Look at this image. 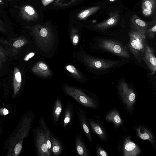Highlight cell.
<instances>
[{
	"instance_id": "cell-5",
	"label": "cell",
	"mask_w": 156,
	"mask_h": 156,
	"mask_svg": "<svg viewBox=\"0 0 156 156\" xmlns=\"http://www.w3.org/2000/svg\"><path fill=\"white\" fill-rule=\"evenodd\" d=\"M99 48L112 52L119 56L129 58L130 54L126 47L116 41L105 39L100 41Z\"/></svg>"
},
{
	"instance_id": "cell-39",
	"label": "cell",
	"mask_w": 156,
	"mask_h": 156,
	"mask_svg": "<svg viewBox=\"0 0 156 156\" xmlns=\"http://www.w3.org/2000/svg\"><path fill=\"white\" fill-rule=\"evenodd\" d=\"M79 41V37L77 35H75L73 38V42L74 44H77Z\"/></svg>"
},
{
	"instance_id": "cell-14",
	"label": "cell",
	"mask_w": 156,
	"mask_h": 156,
	"mask_svg": "<svg viewBox=\"0 0 156 156\" xmlns=\"http://www.w3.org/2000/svg\"><path fill=\"white\" fill-rule=\"evenodd\" d=\"M27 43V40L22 36L12 40L9 43L8 42L5 48L8 56H13L17 55L20 48Z\"/></svg>"
},
{
	"instance_id": "cell-35",
	"label": "cell",
	"mask_w": 156,
	"mask_h": 156,
	"mask_svg": "<svg viewBox=\"0 0 156 156\" xmlns=\"http://www.w3.org/2000/svg\"><path fill=\"white\" fill-rule=\"evenodd\" d=\"M48 30L45 27H42L40 30V34L41 36L45 37L48 35Z\"/></svg>"
},
{
	"instance_id": "cell-42",
	"label": "cell",
	"mask_w": 156,
	"mask_h": 156,
	"mask_svg": "<svg viewBox=\"0 0 156 156\" xmlns=\"http://www.w3.org/2000/svg\"><path fill=\"white\" fill-rule=\"evenodd\" d=\"M2 62L1 59L0 58V69H1L2 67Z\"/></svg>"
},
{
	"instance_id": "cell-11",
	"label": "cell",
	"mask_w": 156,
	"mask_h": 156,
	"mask_svg": "<svg viewBox=\"0 0 156 156\" xmlns=\"http://www.w3.org/2000/svg\"><path fill=\"white\" fill-rule=\"evenodd\" d=\"M91 131L101 141L107 140L108 135L101 122L92 118L88 119Z\"/></svg>"
},
{
	"instance_id": "cell-17",
	"label": "cell",
	"mask_w": 156,
	"mask_h": 156,
	"mask_svg": "<svg viewBox=\"0 0 156 156\" xmlns=\"http://www.w3.org/2000/svg\"><path fill=\"white\" fill-rule=\"evenodd\" d=\"M105 120L108 122H112L115 129L123 125V122L119 111L115 108L111 110L105 116Z\"/></svg>"
},
{
	"instance_id": "cell-20",
	"label": "cell",
	"mask_w": 156,
	"mask_h": 156,
	"mask_svg": "<svg viewBox=\"0 0 156 156\" xmlns=\"http://www.w3.org/2000/svg\"><path fill=\"white\" fill-rule=\"evenodd\" d=\"M75 150L78 156H89V151L86 147L83 138L79 133L76 136L75 140Z\"/></svg>"
},
{
	"instance_id": "cell-3",
	"label": "cell",
	"mask_w": 156,
	"mask_h": 156,
	"mask_svg": "<svg viewBox=\"0 0 156 156\" xmlns=\"http://www.w3.org/2000/svg\"><path fill=\"white\" fill-rule=\"evenodd\" d=\"M146 32L132 28L129 33L128 47L136 59L139 62L142 59L145 50Z\"/></svg>"
},
{
	"instance_id": "cell-22",
	"label": "cell",
	"mask_w": 156,
	"mask_h": 156,
	"mask_svg": "<svg viewBox=\"0 0 156 156\" xmlns=\"http://www.w3.org/2000/svg\"><path fill=\"white\" fill-rule=\"evenodd\" d=\"M51 142L52 155L58 156L62 154L64 149L63 144L62 141L52 133Z\"/></svg>"
},
{
	"instance_id": "cell-7",
	"label": "cell",
	"mask_w": 156,
	"mask_h": 156,
	"mask_svg": "<svg viewBox=\"0 0 156 156\" xmlns=\"http://www.w3.org/2000/svg\"><path fill=\"white\" fill-rule=\"evenodd\" d=\"M87 62L91 67L100 71H107L119 64L117 61L93 57H89Z\"/></svg>"
},
{
	"instance_id": "cell-28",
	"label": "cell",
	"mask_w": 156,
	"mask_h": 156,
	"mask_svg": "<svg viewBox=\"0 0 156 156\" xmlns=\"http://www.w3.org/2000/svg\"><path fill=\"white\" fill-rule=\"evenodd\" d=\"M78 0H55L53 4L60 7L66 6L69 5Z\"/></svg>"
},
{
	"instance_id": "cell-12",
	"label": "cell",
	"mask_w": 156,
	"mask_h": 156,
	"mask_svg": "<svg viewBox=\"0 0 156 156\" xmlns=\"http://www.w3.org/2000/svg\"><path fill=\"white\" fill-rule=\"evenodd\" d=\"M74 115L73 104L72 102L69 101L61 117V125L62 128L64 130L67 129L72 123Z\"/></svg>"
},
{
	"instance_id": "cell-8",
	"label": "cell",
	"mask_w": 156,
	"mask_h": 156,
	"mask_svg": "<svg viewBox=\"0 0 156 156\" xmlns=\"http://www.w3.org/2000/svg\"><path fill=\"white\" fill-rule=\"evenodd\" d=\"M74 106L75 112L79 121L81 129L88 140L92 142L93 139L88 119L82 109L76 104L74 105Z\"/></svg>"
},
{
	"instance_id": "cell-6",
	"label": "cell",
	"mask_w": 156,
	"mask_h": 156,
	"mask_svg": "<svg viewBox=\"0 0 156 156\" xmlns=\"http://www.w3.org/2000/svg\"><path fill=\"white\" fill-rule=\"evenodd\" d=\"M36 154L37 156H51L47 147L44 130L39 126L33 131Z\"/></svg>"
},
{
	"instance_id": "cell-2",
	"label": "cell",
	"mask_w": 156,
	"mask_h": 156,
	"mask_svg": "<svg viewBox=\"0 0 156 156\" xmlns=\"http://www.w3.org/2000/svg\"><path fill=\"white\" fill-rule=\"evenodd\" d=\"M64 94L70 96L78 103L86 108L95 110L98 108L99 101L95 95L77 87L64 86Z\"/></svg>"
},
{
	"instance_id": "cell-43",
	"label": "cell",
	"mask_w": 156,
	"mask_h": 156,
	"mask_svg": "<svg viewBox=\"0 0 156 156\" xmlns=\"http://www.w3.org/2000/svg\"><path fill=\"white\" fill-rule=\"evenodd\" d=\"M110 0L111 1H114L115 0Z\"/></svg>"
},
{
	"instance_id": "cell-37",
	"label": "cell",
	"mask_w": 156,
	"mask_h": 156,
	"mask_svg": "<svg viewBox=\"0 0 156 156\" xmlns=\"http://www.w3.org/2000/svg\"><path fill=\"white\" fill-rule=\"evenodd\" d=\"M34 55V53L33 52L30 53L28 54L26 56L24 59L25 61H28L30 58L33 57Z\"/></svg>"
},
{
	"instance_id": "cell-4",
	"label": "cell",
	"mask_w": 156,
	"mask_h": 156,
	"mask_svg": "<svg viewBox=\"0 0 156 156\" xmlns=\"http://www.w3.org/2000/svg\"><path fill=\"white\" fill-rule=\"evenodd\" d=\"M118 91L120 98L125 108L132 115L136 100V93L124 80L121 81L119 83Z\"/></svg>"
},
{
	"instance_id": "cell-31",
	"label": "cell",
	"mask_w": 156,
	"mask_h": 156,
	"mask_svg": "<svg viewBox=\"0 0 156 156\" xmlns=\"http://www.w3.org/2000/svg\"><path fill=\"white\" fill-rule=\"evenodd\" d=\"M156 32V25L151 27L149 29H147L146 32L149 37L151 39H153L155 36Z\"/></svg>"
},
{
	"instance_id": "cell-36",
	"label": "cell",
	"mask_w": 156,
	"mask_h": 156,
	"mask_svg": "<svg viewBox=\"0 0 156 156\" xmlns=\"http://www.w3.org/2000/svg\"><path fill=\"white\" fill-rule=\"evenodd\" d=\"M4 122L3 120L0 118V136L2 133L4 127Z\"/></svg>"
},
{
	"instance_id": "cell-25",
	"label": "cell",
	"mask_w": 156,
	"mask_h": 156,
	"mask_svg": "<svg viewBox=\"0 0 156 156\" xmlns=\"http://www.w3.org/2000/svg\"><path fill=\"white\" fill-rule=\"evenodd\" d=\"M99 6H94L84 10L77 15V17L80 20H84L90 15L96 12L100 9Z\"/></svg>"
},
{
	"instance_id": "cell-41",
	"label": "cell",
	"mask_w": 156,
	"mask_h": 156,
	"mask_svg": "<svg viewBox=\"0 0 156 156\" xmlns=\"http://www.w3.org/2000/svg\"><path fill=\"white\" fill-rule=\"evenodd\" d=\"M5 3L2 0H0V4L2 5H4Z\"/></svg>"
},
{
	"instance_id": "cell-16",
	"label": "cell",
	"mask_w": 156,
	"mask_h": 156,
	"mask_svg": "<svg viewBox=\"0 0 156 156\" xmlns=\"http://www.w3.org/2000/svg\"><path fill=\"white\" fill-rule=\"evenodd\" d=\"M64 109L61 99L56 97L51 112V120L55 125H57L58 120L62 115Z\"/></svg>"
},
{
	"instance_id": "cell-29",
	"label": "cell",
	"mask_w": 156,
	"mask_h": 156,
	"mask_svg": "<svg viewBox=\"0 0 156 156\" xmlns=\"http://www.w3.org/2000/svg\"><path fill=\"white\" fill-rule=\"evenodd\" d=\"M7 56L5 48L0 45V58L2 62L4 63L6 62Z\"/></svg>"
},
{
	"instance_id": "cell-44",
	"label": "cell",
	"mask_w": 156,
	"mask_h": 156,
	"mask_svg": "<svg viewBox=\"0 0 156 156\" xmlns=\"http://www.w3.org/2000/svg\"><path fill=\"white\" fill-rule=\"evenodd\" d=\"M8 0V1H12V0Z\"/></svg>"
},
{
	"instance_id": "cell-13",
	"label": "cell",
	"mask_w": 156,
	"mask_h": 156,
	"mask_svg": "<svg viewBox=\"0 0 156 156\" xmlns=\"http://www.w3.org/2000/svg\"><path fill=\"white\" fill-rule=\"evenodd\" d=\"M134 129L137 136L140 139L147 140L153 148L156 149V141L152 132L145 126L140 125L135 127Z\"/></svg>"
},
{
	"instance_id": "cell-10",
	"label": "cell",
	"mask_w": 156,
	"mask_h": 156,
	"mask_svg": "<svg viewBox=\"0 0 156 156\" xmlns=\"http://www.w3.org/2000/svg\"><path fill=\"white\" fill-rule=\"evenodd\" d=\"M121 147L122 153L125 156H136L141 152L140 147L131 140L130 136L124 138Z\"/></svg>"
},
{
	"instance_id": "cell-30",
	"label": "cell",
	"mask_w": 156,
	"mask_h": 156,
	"mask_svg": "<svg viewBox=\"0 0 156 156\" xmlns=\"http://www.w3.org/2000/svg\"><path fill=\"white\" fill-rule=\"evenodd\" d=\"M96 152L98 156H108L107 152L99 144L96 145Z\"/></svg>"
},
{
	"instance_id": "cell-40",
	"label": "cell",
	"mask_w": 156,
	"mask_h": 156,
	"mask_svg": "<svg viewBox=\"0 0 156 156\" xmlns=\"http://www.w3.org/2000/svg\"><path fill=\"white\" fill-rule=\"evenodd\" d=\"M8 42L6 40L0 38V44H7Z\"/></svg>"
},
{
	"instance_id": "cell-23",
	"label": "cell",
	"mask_w": 156,
	"mask_h": 156,
	"mask_svg": "<svg viewBox=\"0 0 156 156\" xmlns=\"http://www.w3.org/2000/svg\"><path fill=\"white\" fill-rule=\"evenodd\" d=\"M39 126L44 130L47 147L51 156H52L51 150V138L52 132L47 126L43 116H41L39 121Z\"/></svg>"
},
{
	"instance_id": "cell-38",
	"label": "cell",
	"mask_w": 156,
	"mask_h": 156,
	"mask_svg": "<svg viewBox=\"0 0 156 156\" xmlns=\"http://www.w3.org/2000/svg\"><path fill=\"white\" fill-rule=\"evenodd\" d=\"M54 0H41L42 3L44 6H46L51 2Z\"/></svg>"
},
{
	"instance_id": "cell-32",
	"label": "cell",
	"mask_w": 156,
	"mask_h": 156,
	"mask_svg": "<svg viewBox=\"0 0 156 156\" xmlns=\"http://www.w3.org/2000/svg\"><path fill=\"white\" fill-rule=\"evenodd\" d=\"M66 69L69 72L76 76H79L78 73L77 72L76 69L73 66L71 65H68L66 67Z\"/></svg>"
},
{
	"instance_id": "cell-21",
	"label": "cell",
	"mask_w": 156,
	"mask_h": 156,
	"mask_svg": "<svg viewBox=\"0 0 156 156\" xmlns=\"http://www.w3.org/2000/svg\"><path fill=\"white\" fill-rule=\"evenodd\" d=\"M119 18V15L117 12H113L110 15L107 20L95 25L94 27L98 29H104L116 25Z\"/></svg>"
},
{
	"instance_id": "cell-24",
	"label": "cell",
	"mask_w": 156,
	"mask_h": 156,
	"mask_svg": "<svg viewBox=\"0 0 156 156\" xmlns=\"http://www.w3.org/2000/svg\"><path fill=\"white\" fill-rule=\"evenodd\" d=\"M132 28L137 30L146 32L148 24L145 22L140 19L136 15H134L130 20Z\"/></svg>"
},
{
	"instance_id": "cell-9",
	"label": "cell",
	"mask_w": 156,
	"mask_h": 156,
	"mask_svg": "<svg viewBox=\"0 0 156 156\" xmlns=\"http://www.w3.org/2000/svg\"><path fill=\"white\" fill-rule=\"evenodd\" d=\"M145 50L143 59L151 72L154 74L156 70V58L154 49L146 42L144 44Z\"/></svg>"
},
{
	"instance_id": "cell-15",
	"label": "cell",
	"mask_w": 156,
	"mask_h": 156,
	"mask_svg": "<svg viewBox=\"0 0 156 156\" xmlns=\"http://www.w3.org/2000/svg\"><path fill=\"white\" fill-rule=\"evenodd\" d=\"M19 15L23 20L27 21L35 20L38 17L37 12L32 6L25 5L19 8Z\"/></svg>"
},
{
	"instance_id": "cell-33",
	"label": "cell",
	"mask_w": 156,
	"mask_h": 156,
	"mask_svg": "<svg viewBox=\"0 0 156 156\" xmlns=\"http://www.w3.org/2000/svg\"><path fill=\"white\" fill-rule=\"evenodd\" d=\"M142 13L145 16H149L152 14L154 11L151 9L147 8L144 6H142Z\"/></svg>"
},
{
	"instance_id": "cell-1",
	"label": "cell",
	"mask_w": 156,
	"mask_h": 156,
	"mask_svg": "<svg viewBox=\"0 0 156 156\" xmlns=\"http://www.w3.org/2000/svg\"><path fill=\"white\" fill-rule=\"evenodd\" d=\"M35 118L32 111L25 113L17 125L4 143V151L6 156H18L22 151L24 140L28 136Z\"/></svg>"
},
{
	"instance_id": "cell-27",
	"label": "cell",
	"mask_w": 156,
	"mask_h": 156,
	"mask_svg": "<svg viewBox=\"0 0 156 156\" xmlns=\"http://www.w3.org/2000/svg\"><path fill=\"white\" fill-rule=\"evenodd\" d=\"M156 0H142V6L154 11L156 8Z\"/></svg>"
},
{
	"instance_id": "cell-26",
	"label": "cell",
	"mask_w": 156,
	"mask_h": 156,
	"mask_svg": "<svg viewBox=\"0 0 156 156\" xmlns=\"http://www.w3.org/2000/svg\"><path fill=\"white\" fill-rule=\"evenodd\" d=\"M34 73L45 75L47 74L48 71V67L46 64L42 62L37 63L32 69Z\"/></svg>"
},
{
	"instance_id": "cell-34",
	"label": "cell",
	"mask_w": 156,
	"mask_h": 156,
	"mask_svg": "<svg viewBox=\"0 0 156 156\" xmlns=\"http://www.w3.org/2000/svg\"><path fill=\"white\" fill-rule=\"evenodd\" d=\"M0 32L3 33H6V25L0 17Z\"/></svg>"
},
{
	"instance_id": "cell-45",
	"label": "cell",
	"mask_w": 156,
	"mask_h": 156,
	"mask_svg": "<svg viewBox=\"0 0 156 156\" xmlns=\"http://www.w3.org/2000/svg\"><path fill=\"white\" fill-rule=\"evenodd\" d=\"M1 101V99H0V101Z\"/></svg>"
},
{
	"instance_id": "cell-18",
	"label": "cell",
	"mask_w": 156,
	"mask_h": 156,
	"mask_svg": "<svg viewBox=\"0 0 156 156\" xmlns=\"http://www.w3.org/2000/svg\"><path fill=\"white\" fill-rule=\"evenodd\" d=\"M22 79L19 69L16 67L14 68L13 71V98H16L18 96L22 85Z\"/></svg>"
},
{
	"instance_id": "cell-19",
	"label": "cell",
	"mask_w": 156,
	"mask_h": 156,
	"mask_svg": "<svg viewBox=\"0 0 156 156\" xmlns=\"http://www.w3.org/2000/svg\"><path fill=\"white\" fill-rule=\"evenodd\" d=\"M17 114L16 105L7 103L0 106V116L5 118L10 119Z\"/></svg>"
}]
</instances>
